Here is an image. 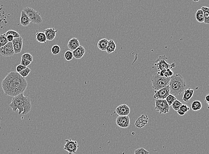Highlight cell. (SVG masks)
<instances>
[{
	"label": "cell",
	"instance_id": "obj_15",
	"mask_svg": "<svg viewBox=\"0 0 209 154\" xmlns=\"http://www.w3.org/2000/svg\"><path fill=\"white\" fill-rule=\"evenodd\" d=\"M86 50L84 47L82 46H80L76 49L72 51L73 57L76 59H80L83 57L85 54Z\"/></svg>",
	"mask_w": 209,
	"mask_h": 154
},
{
	"label": "cell",
	"instance_id": "obj_41",
	"mask_svg": "<svg viewBox=\"0 0 209 154\" xmlns=\"http://www.w3.org/2000/svg\"><path fill=\"white\" fill-rule=\"evenodd\" d=\"M205 102L208 104V108H209V95L208 94L205 97Z\"/></svg>",
	"mask_w": 209,
	"mask_h": 154
},
{
	"label": "cell",
	"instance_id": "obj_38",
	"mask_svg": "<svg viewBox=\"0 0 209 154\" xmlns=\"http://www.w3.org/2000/svg\"><path fill=\"white\" fill-rule=\"evenodd\" d=\"M27 67H24V66H22V65H21V64L18 65V66H17L16 68V72L19 73V72H21L22 71L25 69Z\"/></svg>",
	"mask_w": 209,
	"mask_h": 154
},
{
	"label": "cell",
	"instance_id": "obj_17",
	"mask_svg": "<svg viewBox=\"0 0 209 154\" xmlns=\"http://www.w3.org/2000/svg\"><path fill=\"white\" fill-rule=\"evenodd\" d=\"M80 46V45L78 38L75 37L71 38L68 42V47L72 51L76 49Z\"/></svg>",
	"mask_w": 209,
	"mask_h": 154
},
{
	"label": "cell",
	"instance_id": "obj_24",
	"mask_svg": "<svg viewBox=\"0 0 209 154\" xmlns=\"http://www.w3.org/2000/svg\"><path fill=\"white\" fill-rule=\"evenodd\" d=\"M196 19L197 21L199 23H203L204 21L203 12L202 9H198L197 10L195 14Z\"/></svg>",
	"mask_w": 209,
	"mask_h": 154
},
{
	"label": "cell",
	"instance_id": "obj_39",
	"mask_svg": "<svg viewBox=\"0 0 209 154\" xmlns=\"http://www.w3.org/2000/svg\"><path fill=\"white\" fill-rule=\"evenodd\" d=\"M6 37L7 40L8 42H12L13 40L14 39V37L11 35H8L6 36Z\"/></svg>",
	"mask_w": 209,
	"mask_h": 154
},
{
	"label": "cell",
	"instance_id": "obj_44",
	"mask_svg": "<svg viewBox=\"0 0 209 154\" xmlns=\"http://www.w3.org/2000/svg\"><path fill=\"white\" fill-rule=\"evenodd\" d=\"M99 1H100V0H99Z\"/></svg>",
	"mask_w": 209,
	"mask_h": 154
},
{
	"label": "cell",
	"instance_id": "obj_2",
	"mask_svg": "<svg viewBox=\"0 0 209 154\" xmlns=\"http://www.w3.org/2000/svg\"><path fill=\"white\" fill-rule=\"evenodd\" d=\"M9 106L14 113L18 110L19 115H27L32 109L31 100L27 96H24L23 93L13 97Z\"/></svg>",
	"mask_w": 209,
	"mask_h": 154
},
{
	"label": "cell",
	"instance_id": "obj_18",
	"mask_svg": "<svg viewBox=\"0 0 209 154\" xmlns=\"http://www.w3.org/2000/svg\"><path fill=\"white\" fill-rule=\"evenodd\" d=\"M183 95V101L185 102H188L192 98L194 94V90L191 88H188L184 91Z\"/></svg>",
	"mask_w": 209,
	"mask_h": 154
},
{
	"label": "cell",
	"instance_id": "obj_6",
	"mask_svg": "<svg viewBox=\"0 0 209 154\" xmlns=\"http://www.w3.org/2000/svg\"><path fill=\"white\" fill-rule=\"evenodd\" d=\"M23 10L29 17L31 23L36 24H40L42 23L43 20L39 12L29 7L25 8L23 9Z\"/></svg>",
	"mask_w": 209,
	"mask_h": 154
},
{
	"label": "cell",
	"instance_id": "obj_8",
	"mask_svg": "<svg viewBox=\"0 0 209 154\" xmlns=\"http://www.w3.org/2000/svg\"><path fill=\"white\" fill-rule=\"evenodd\" d=\"M66 143L64 146V149L68 152L69 154H75L77 151L79 145L76 141L72 140L71 139H67L65 140Z\"/></svg>",
	"mask_w": 209,
	"mask_h": 154
},
{
	"label": "cell",
	"instance_id": "obj_23",
	"mask_svg": "<svg viewBox=\"0 0 209 154\" xmlns=\"http://www.w3.org/2000/svg\"><path fill=\"white\" fill-rule=\"evenodd\" d=\"M201 9L203 12L204 21V23L206 24L209 23V8L207 7L203 6L201 8Z\"/></svg>",
	"mask_w": 209,
	"mask_h": 154
},
{
	"label": "cell",
	"instance_id": "obj_30",
	"mask_svg": "<svg viewBox=\"0 0 209 154\" xmlns=\"http://www.w3.org/2000/svg\"><path fill=\"white\" fill-rule=\"evenodd\" d=\"M60 47L57 45H54L51 49V53L54 55L58 54L60 52Z\"/></svg>",
	"mask_w": 209,
	"mask_h": 154
},
{
	"label": "cell",
	"instance_id": "obj_26",
	"mask_svg": "<svg viewBox=\"0 0 209 154\" xmlns=\"http://www.w3.org/2000/svg\"><path fill=\"white\" fill-rule=\"evenodd\" d=\"M165 100H166L168 105H169V107H170V106H171V105H172V103L177 100V99L175 96H174V95L170 94L169 95L166 97Z\"/></svg>",
	"mask_w": 209,
	"mask_h": 154
},
{
	"label": "cell",
	"instance_id": "obj_32",
	"mask_svg": "<svg viewBox=\"0 0 209 154\" xmlns=\"http://www.w3.org/2000/svg\"><path fill=\"white\" fill-rule=\"evenodd\" d=\"M31 72V69L27 67L25 69L22 71L21 72H19V74L21 76H22L23 78H26L27 76H28L30 72Z\"/></svg>",
	"mask_w": 209,
	"mask_h": 154
},
{
	"label": "cell",
	"instance_id": "obj_4",
	"mask_svg": "<svg viewBox=\"0 0 209 154\" xmlns=\"http://www.w3.org/2000/svg\"><path fill=\"white\" fill-rule=\"evenodd\" d=\"M170 78L161 77L157 73H155L151 79L152 88L154 90H157L168 86L169 83Z\"/></svg>",
	"mask_w": 209,
	"mask_h": 154
},
{
	"label": "cell",
	"instance_id": "obj_36",
	"mask_svg": "<svg viewBox=\"0 0 209 154\" xmlns=\"http://www.w3.org/2000/svg\"><path fill=\"white\" fill-rule=\"evenodd\" d=\"M179 109L182 110L183 112H184V113H186V112H188L190 110V107L187 105H185V104H182L180 107Z\"/></svg>",
	"mask_w": 209,
	"mask_h": 154
},
{
	"label": "cell",
	"instance_id": "obj_33",
	"mask_svg": "<svg viewBox=\"0 0 209 154\" xmlns=\"http://www.w3.org/2000/svg\"><path fill=\"white\" fill-rule=\"evenodd\" d=\"M134 154H149V152L143 148H141L136 150Z\"/></svg>",
	"mask_w": 209,
	"mask_h": 154
},
{
	"label": "cell",
	"instance_id": "obj_5",
	"mask_svg": "<svg viewBox=\"0 0 209 154\" xmlns=\"http://www.w3.org/2000/svg\"><path fill=\"white\" fill-rule=\"evenodd\" d=\"M168 58L165 55L160 56L157 57L155 61V66H156L157 69L159 70L162 69H172L175 67L176 64L175 63L169 64L168 63Z\"/></svg>",
	"mask_w": 209,
	"mask_h": 154
},
{
	"label": "cell",
	"instance_id": "obj_40",
	"mask_svg": "<svg viewBox=\"0 0 209 154\" xmlns=\"http://www.w3.org/2000/svg\"><path fill=\"white\" fill-rule=\"evenodd\" d=\"M165 71H166V69H162V70H159L158 72H157V73L160 76L164 77Z\"/></svg>",
	"mask_w": 209,
	"mask_h": 154
},
{
	"label": "cell",
	"instance_id": "obj_1",
	"mask_svg": "<svg viewBox=\"0 0 209 154\" xmlns=\"http://www.w3.org/2000/svg\"><path fill=\"white\" fill-rule=\"evenodd\" d=\"M27 86L26 79L16 71L9 73L1 82V87L5 95L13 97L24 93Z\"/></svg>",
	"mask_w": 209,
	"mask_h": 154
},
{
	"label": "cell",
	"instance_id": "obj_22",
	"mask_svg": "<svg viewBox=\"0 0 209 154\" xmlns=\"http://www.w3.org/2000/svg\"><path fill=\"white\" fill-rule=\"evenodd\" d=\"M108 42V40L107 39L103 38L99 41L97 44V47L101 51H106Z\"/></svg>",
	"mask_w": 209,
	"mask_h": 154
},
{
	"label": "cell",
	"instance_id": "obj_11",
	"mask_svg": "<svg viewBox=\"0 0 209 154\" xmlns=\"http://www.w3.org/2000/svg\"><path fill=\"white\" fill-rule=\"evenodd\" d=\"M130 120L129 116H118L116 119V123L118 127L126 128L129 126Z\"/></svg>",
	"mask_w": 209,
	"mask_h": 154
},
{
	"label": "cell",
	"instance_id": "obj_28",
	"mask_svg": "<svg viewBox=\"0 0 209 154\" xmlns=\"http://www.w3.org/2000/svg\"><path fill=\"white\" fill-rule=\"evenodd\" d=\"M8 42L5 34H0V47H4Z\"/></svg>",
	"mask_w": 209,
	"mask_h": 154
},
{
	"label": "cell",
	"instance_id": "obj_43",
	"mask_svg": "<svg viewBox=\"0 0 209 154\" xmlns=\"http://www.w3.org/2000/svg\"><path fill=\"white\" fill-rule=\"evenodd\" d=\"M200 1V0H193V1L195 2H198V1Z\"/></svg>",
	"mask_w": 209,
	"mask_h": 154
},
{
	"label": "cell",
	"instance_id": "obj_13",
	"mask_svg": "<svg viewBox=\"0 0 209 154\" xmlns=\"http://www.w3.org/2000/svg\"><path fill=\"white\" fill-rule=\"evenodd\" d=\"M115 111L118 116H128L130 112V108L126 104H122L116 108Z\"/></svg>",
	"mask_w": 209,
	"mask_h": 154
},
{
	"label": "cell",
	"instance_id": "obj_3",
	"mask_svg": "<svg viewBox=\"0 0 209 154\" xmlns=\"http://www.w3.org/2000/svg\"><path fill=\"white\" fill-rule=\"evenodd\" d=\"M170 94L174 96H179L184 92L186 86L185 82L182 76L177 74L171 77L170 80Z\"/></svg>",
	"mask_w": 209,
	"mask_h": 154
},
{
	"label": "cell",
	"instance_id": "obj_21",
	"mask_svg": "<svg viewBox=\"0 0 209 154\" xmlns=\"http://www.w3.org/2000/svg\"><path fill=\"white\" fill-rule=\"evenodd\" d=\"M36 39L38 42L40 43H46L47 42V37L45 34L43 32L37 31L36 34Z\"/></svg>",
	"mask_w": 209,
	"mask_h": 154
},
{
	"label": "cell",
	"instance_id": "obj_20",
	"mask_svg": "<svg viewBox=\"0 0 209 154\" xmlns=\"http://www.w3.org/2000/svg\"><path fill=\"white\" fill-rule=\"evenodd\" d=\"M116 47V44L113 40H110L108 41V46H107L106 49L107 54H110L113 53L115 51Z\"/></svg>",
	"mask_w": 209,
	"mask_h": 154
},
{
	"label": "cell",
	"instance_id": "obj_9",
	"mask_svg": "<svg viewBox=\"0 0 209 154\" xmlns=\"http://www.w3.org/2000/svg\"><path fill=\"white\" fill-rule=\"evenodd\" d=\"M154 98L156 100H165L170 94L169 85L157 90H154Z\"/></svg>",
	"mask_w": 209,
	"mask_h": 154
},
{
	"label": "cell",
	"instance_id": "obj_34",
	"mask_svg": "<svg viewBox=\"0 0 209 154\" xmlns=\"http://www.w3.org/2000/svg\"><path fill=\"white\" fill-rule=\"evenodd\" d=\"M21 59H24L27 60L29 61L30 62H32L33 61V57L32 55L29 53H25L23 54L22 56Z\"/></svg>",
	"mask_w": 209,
	"mask_h": 154
},
{
	"label": "cell",
	"instance_id": "obj_25",
	"mask_svg": "<svg viewBox=\"0 0 209 154\" xmlns=\"http://www.w3.org/2000/svg\"><path fill=\"white\" fill-rule=\"evenodd\" d=\"M191 107L192 110L194 111H198V110H200L202 108V104L200 101H195L191 104Z\"/></svg>",
	"mask_w": 209,
	"mask_h": 154
},
{
	"label": "cell",
	"instance_id": "obj_14",
	"mask_svg": "<svg viewBox=\"0 0 209 154\" xmlns=\"http://www.w3.org/2000/svg\"><path fill=\"white\" fill-rule=\"evenodd\" d=\"M149 122V118L146 115H142L137 119L135 123V126L137 128L144 127Z\"/></svg>",
	"mask_w": 209,
	"mask_h": 154
},
{
	"label": "cell",
	"instance_id": "obj_16",
	"mask_svg": "<svg viewBox=\"0 0 209 154\" xmlns=\"http://www.w3.org/2000/svg\"><path fill=\"white\" fill-rule=\"evenodd\" d=\"M57 30L55 28H48L44 30V34L47 37V40L52 41L55 38Z\"/></svg>",
	"mask_w": 209,
	"mask_h": 154
},
{
	"label": "cell",
	"instance_id": "obj_12",
	"mask_svg": "<svg viewBox=\"0 0 209 154\" xmlns=\"http://www.w3.org/2000/svg\"><path fill=\"white\" fill-rule=\"evenodd\" d=\"M14 54H18L21 52L23 47V40L21 37L14 38L12 41Z\"/></svg>",
	"mask_w": 209,
	"mask_h": 154
},
{
	"label": "cell",
	"instance_id": "obj_19",
	"mask_svg": "<svg viewBox=\"0 0 209 154\" xmlns=\"http://www.w3.org/2000/svg\"><path fill=\"white\" fill-rule=\"evenodd\" d=\"M21 25L23 27H27L29 25V23L31 22L30 19L27 15L23 10L21 12V14L20 20Z\"/></svg>",
	"mask_w": 209,
	"mask_h": 154
},
{
	"label": "cell",
	"instance_id": "obj_29",
	"mask_svg": "<svg viewBox=\"0 0 209 154\" xmlns=\"http://www.w3.org/2000/svg\"><path fill=\"white\" fill-rule=\"evenodd\" d=\"M4 34L6 37L8 35H11L14 37V38H17V37H21L19 33L14 30H9L5 34Z\"/></svg>",
	"mask_w": 209,
	"mask_h": 154
},
{
	"label": "cell",
	"instance_id": "obj_27",
	"mask_svg": "<svg viewBox=\"0 0 209 154\" xmlns=\"http://www.w3.org/2000/svg\"><path fill=\"white\" fill-rule=\"evenodd\" d=\"M183 103L179 101L178 100H176L173 103H172V108L175 111H177L180 109L181 106L182 105Z\"/></svg>",
	"mask_w": 209,
	"mask_h": 154
},
{
	"label": "cell",
	"instance_id": "obj_31",
	"mask_svg": "<svg viewBox=\"0 0 209 154\" xmlns=\"http://www.w3.org/2000/svg\"><path fill=\"white\" fill-rule=\"evenodd\" d=\"M73 53L70 50H68L64 54V58L68 61H71L73 58Z\"/></svg>",
	"mask_w": 209,
	"mask_h": 154
},
{
	"label": "cell",
	"instance_id": "obj_10",
	"mask_svg": "<svg viewBox=\"0 0 209 154\" xmlns=\"http://www.w3.org/2000/svg\"><path fill=\"white\" fill-rule=\"evenodd\" d=\"M0 54L4 57H11L14 54L12 42H8L4 47H0Z\"/></svg>",
	"mask_w": 209,
	"mask_h": 154
},
{
	"label": "cell",
	"instance_id": "obj_35",
	"mask_svg": "<svg viewBox=\"0 0 209 154\" xmlns=\"http://www.w3.org/2000/svg\"><path fill=\"white\" fill-rule=\"evenodd\" d=\"M174 75V72L171 70V69H166L164 77L166 78H171V77Z\"/></svg>",
	"mask_w": 209,
	"mask_h": 154
},
{
	"label": "cell",
	"instance_id": "obj_37",
	"mask_svg": "<svg viewBox=\"0 0 209 154\" xmlns=\"http://www.w3.org/2000/svg\"><path fill=\"white\" fill-rule=\"evenodd\" d=\"M31 62H30L29 61L27 60L24 59H21V65L24 66V67H27L29 65L31 64Z\"/></svg>",
	"mask_w": 209,
	"mask_h": 154
},
{
	"label": "cell",
	"instance_id": "obj_42",
	"mask_svg": "<svg viewBox=\"0 0 209 154\" xmlns=\"http://www.w3.org/2000/svg\"><path fill=\"white\" fill-rule=\"evenodd\" d=\"M177 113H178L180 115H181V116H183V115H184L185 114V113L183 112L182 110H180V109L178 110H177Z\"/></svg>",
	"mask_w": 209,
	"mask_h": 154
},
{
	"label": "cell",
	"instance_id": "obj_7",
	"mask_svg": "<svg viewBox=\"0 0 209 154\" xmlns=\"http://www.w3.org/2000/svg\"><path fill=\"white\" fill-rule=\"evenodd\" d=\"M155 109L160 114H166L169 111L170 107L165 100H156Z\"/></svg>",
	"mask_w": 209,
	"mask_h": 154
}]
</instances>
